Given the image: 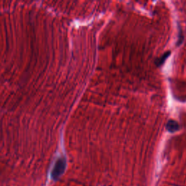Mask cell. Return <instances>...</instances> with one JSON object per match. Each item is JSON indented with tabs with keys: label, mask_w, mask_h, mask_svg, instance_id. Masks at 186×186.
<instances>
[{
	"label": "cell",
	"mask_w": 186,
	"mask_h": 186,
	"mask_svg": "<svg viewBox=\"0 0 186 186\" xmlns=\"http://www.w3.org/2000/svg\"><path fill=\"white\" fill-rule=\"evenodd\" d=\"M66 166V162L64 158H60L57 160L52 172V177L54 180H58L60 178V177L65 171Z\"/></svg>",
	"instance_id": "obj_1"
},
{
	"label": "cell",
	"mask_w": 186,
	"mask_h": 186,
	"mask_svg": "<svg viewBox=\"0 0 186 186\" xmlns=\"http://www.w3.org/2000/svg\"><path fill=\"white\" fill-rule=\"evenodd\" d=\"M166 128H167L168 131H169L170 133H174V132L177 131L179 129V124H177L176 121H169L166 124Z\"/></svg>",
	"instance_id": "obj_2"
}]
</instances>
